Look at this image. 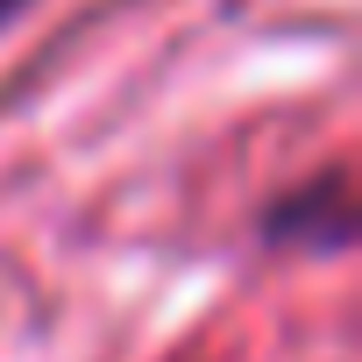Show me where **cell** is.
<instances>
[{
  "label": "cell",
  "instance_id": "cell-1",
  "mask_svg": "<svg viewBox=\"0 0 362 362\" xmlns=\"http://www.w3.org/2000/svg\"><path fill=\"white\" fill-rule=\"evenodd\" d=\"M263 235L284 242V249H320V256H341L355 242V199H348V170L327 163L313 185H291L270 199L263 214Z\"/></svg>",
  "mask_w": 362,
  "mask_h": 362
},
{
  "label": "cell",
  "instance_id": "cell-2",
  "mask_svg": "<svg viewBox=\"0 0 362 362\" xmlns=\"http://www.w3.org/2000/svg\"><path fill=\"white\" fill-rule=\"evenodd\" d=\"M15 8H22V0H0V22H8V15H15Z\"/></svg>",
  "mask_w": 362,
  "mask_h": 362
}]
</instances>
